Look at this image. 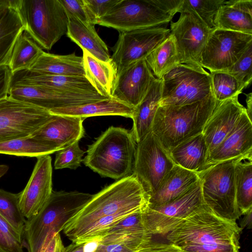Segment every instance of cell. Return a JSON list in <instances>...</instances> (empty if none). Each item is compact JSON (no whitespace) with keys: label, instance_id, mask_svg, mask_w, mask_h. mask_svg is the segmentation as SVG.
I'll return each instance as SVG.
<instances>
[{"label":"cell","instance_id":"12","mask_svg":"<svg viewBox=\"0 0 252 252\" xmlns=\"http://www.w3.org/2000/svg\"><path fill=\"white\" fill-rule=\"evenodd\" d=\"M174 165L169 153L152 131L137 143L133 174L149 197Z\"/></svg>","mask_w":252,"mask_h":252},{"label":"cell","instance_id":"36","mask_svg":"<svg viewBox=\"0 0 252 252\" xmlns=\"http://www.w3.org/2000/svg\"><path fill=\"white\" fill-rule=\"evenodd\" d=\"M215 23L216 29L252 34V15L225 3V0Z\"/></svg>","mask_w":252,"mask_h":252},{"label":"cell","instance_id":"13","mask_svg":"<svg viewBox=\"0 0 252 252\" xmlns=\"http://www.w3.org/2000/svg\"><path fill=\"white\" fill-rule=\"evenodd\" d=\"M180 16L170 24L181 63L201 66V55L213 31L209 29L183 0L179 10ZM214 31V30H213Z\"/></svg>","mask_w":252,"mask_h":252},{"label":"cell","instance_id":"48","mask_svg":"<svg viewBox=\"0 0 252 252\" xmlns=\"http://www.w3.org/2000/svg\"><path fill=\"white\" fill-rule=\"evenodd\" d=\"M225 3L252 15V1L251 0H225Z\"/></svg>","mask_w":252,"mask_h":252},{"label":"cell","instance_id":"18","mask_svg":"<svg viewBox=\"0 0 252 252\" xmlns=\"http://www.w3.org/2000/svg\"><path fill=\"white\" fill-rule=\"evenodd\" d=\"M155 78L145 59L134 62L117 72L112 97L135 108Z\"/></svg>","mask_w":252,"mask_h":252},{"label":"cell","instance_id":"9","mask_svg":"<svg viewBox=\"0 0 252 252\" xmlns=\"http://www.w3.org/2000/svg\"><path fill=\"white\" fill-rule=\"evenodd\" d=\"M161 79L159 106L189 104L213 94L210 73L202 66L180 63Z\"/></svg>","mask_w":252,"mask_h":252},{"label":"cell","instance_id":"50","mask_svg":"<svg viewBox=\"0 0 252 252\" xmlns=\"http://www.w3.org/2000/svg\"><path fill=\"white\" fill-rule=\"evenodd\" d=\"M244 217L240 221V227L243 229L244 228L248 229L252 228V210L249 211L245 214Z\"/></svg>","mask_w":252,"mask_h":252},{"label":"cell","instance_id":"40","mask_svg":"<svg viewBox=\"0 0 252 252\" xmlns=\"http://www.w3.org/2000/svg\"><path fill=\"white\" fill-rule=\"evenodd\" d=\"M84 154L85 152L79 147V141H76L56 152L54 168L76 169L81 166Z\"/></svg>","mask_w":252,"mask_h":252},{"label":"cell","instance_id":"55","mask_svg":"<svg viewBox=\"0 0 252 252\" xmlns=\"http://www.w3.org/2000/svg\"><path fill=\"white\" fill-rule=\"evenodd\" d=\"M5 0H0V6L4 2Z\"/></svg>","mask_w":252,"mask_h":252},{"label":"cell","instance_id":"7","mask_svg":"<svg viewBox=\"0 0 252 252\" xmlns=\"http://www.w3.org/2000/svg\"><path fill=\"white\" fill-rule=\"evenodd\" d=\"M25 31L50 50L67 32L68 17L59 0H15Z\"/></svg>","mask_w":252,"mask_h":252},{"label":"cell","instance_id":"14","mask_svg":"<svg viewBox=\"0 0 252 252\" xmlns=\"http://www.w3.org/2000/svg\"><path fill=\"white\" fill-rule=\"evenodd\" d=\"M252 44V34L216 29L201 55L200 64L210 72H227Z\"/></svg>","mask_w":252,"mask_h":252},{"label":"cell","instance_id":"43","mask_svg":"<svg viewBox=\"0 0 252 252\" xmlns=\"http://www.w3.org/2000/svg\"><path fill=\"white\" fill-rule=\"evenodd\" d=\"M89 23L97 24L98 20L104 16L120 0H83Z\"/></svg>","mask_w":252,"mask_h":252},{"label":"cell","instance_id":"32","mask_svg":"<svg viewBox=\"0 0 252 252\" xmlns=\"http://www.w3.org/2000/svg\"><path fill=\"white\" fill-rule=\"evenodd\" d=\"M148 66L157 79L180 64L174 36L170 34L146 58Z\"/></svg>","mask_w":252,"mask_h":252},{"label":"cell","instance_id":"1","mask_svg":"<svg viewBox=\"0 0 252 252\" xmlns=\"http://www.w3.org/2000/svg\"><path fill=\"white\" fill-rule=\"evenodd\" d=\"M242 229L218 217L206 206L177 225L167 235L182 252H239Z\"/></svg>","mask_w":252,"mask_h":252},{"label":"cell","instance_id":"44","mask_svg":"<svg viewBox=\"0 0 252 252\" xmlns=\"http://www.w3.org/2000/svg\"><path fill=\"white\" fill-rule=\"evenodd\" d=\"M67 15H72L84 22L89 23L83 0H59Z\"/></svg>","mask_w":252,"mask_h":252},{"label":"cell","instance_id":"29","mask_svg":"<svg viewBox=\"0 0 252 252\" xmlns=\"http://www.w3.org/2000/svg\"><path fill=\"white\" fill-rule=\"evenodd\" d=\"M134 108L109 98L81 105L55 109L50 111L54 115L82 117L101 116H120L131 118Z\"/></svg>","mask_w":252,"mask_h":252},{"label":"cell","instance_id":"24","mask_svg":"<svg viewBox=\"0 0 252 252\" xmlns=\"http://www.w3.org/2000/svg\"><path fill=\"white\" fill-rule=\"evenodd\" d=\"M24 31L15 0H5L0 6V66L8 65L15 42Z\"/></svg>","mask_w":252,"mask_h":252},{"label":"cell","instance_id":"51","mask_svg":"<svg viewBox=\"0 0 252 252\" xmlns=\"http://www.w3.org/2000/svg\"><path fill=\"white\" fill-rule=\"evenodd\" d=\"M0 252H14L0 230Z\"/></svg>","mask_w":252,"mask_h":252},{"label":"cell","instance_id":"41","mask_svg":"<svg viewBox=\"0 0 252 252\" xmlns=\"http://www.w3.org/2000/svg\"><path fill=\"white\" fill-rule=\"evenodd\" d=\"M252 44L247 48L241 58L227 72L233 76L244 87L252 80Z\"/></svg>","mask_w":252,"mask_h":252},{"label":"cell","instance_id":"25","mask_svg":"<svg viewBox=\"0 0 252 252\" xmlns=\"http://www.w3.org/2000/svg\"><path fill=\"white\" fill-rule=\"evenodd\" d=\"M162 84L161 79L155 78L143 99L134 109L131 118L133 126L130 131L136 143L152 130L153 120L161 98Z\"/></svg>","mask_w":252,"mask_h":252},{"label":"cell","instance_id":"28","mask_svg":"<svg viewBox=\"0 0 252 252\" xmlns=\"http://www.w3.org/2000/svg\"><path fill=\"white\" fill-rule=\"evenodd\" d=\"M82 58L86 78L100 94L112 98L118 70L111 58L103 62L86 50H83Z\"/></svg>","mask_w":252,"mask_h":252},{"label":"cell","instance_id":"31","mask_svg":"<svg viewBox=\"0 0 252 252\" xmlns=\"http://www.w3.org/2000/svg\"><path fill=\"white\" fill-rule=\"evenodd\" d=\"M236 203L242 215L252 210V151L234 159Z\"/></svg>","mask_w":252,"mask_h":252},{"label":"cell","instance_id":"53","mask_svg":"<svg viewBox=\"0 0 252 252\" xmlns=\"http://www.w3.org/2000/svg\"><path fill=\"white\" fill-rule=\"evenodd\" d=\"M9 169L8 166L5 164H0V178L4 176Z\"/></svg>","mask_w":252,"mask_h":252},{"label":"cell","instance_id":"39","mask_svg":"<svg viewBox=\"0 0 252 252\" xmlns=\"http://www.w3.org/2000/svg\"><path fill=\"white\" fill-rule=\"evenodd\" d=\"M189 7L210 30L216 29L215 19L225 0H185Z\"/></svg>","mask_w":252,"mask_h":252},{"label":"cell","instance_id":"45","mask_svg":"<svg viewBox=\"0 0 252 252\" xmlns=\"http://www.w3.org/2000/svg\"><path fill=\"white\" fill-rule=\"evenodd\" d=\"M12 72L8 65L0 66V100L8 96Z\"/></svg>","mask_w":252,"mask_h":252},{"label":"cell","instance_id":"8","mask_svg":"<svg viewBox=\"0 0 252 252\" xmlns=\"http://www.w3.org/2000/svg\"><path fill=\"white\" fill-rule=\"evenodd\" d=\"M235 159L214 164L197 173L205 206L218 217L232 221L242 216L236 203Z\"/></svg>","mask_w":252,"mask_h":252},{"label":"cell","instance_id":"15","mask_svg":"<svg viewBox=\"0 0 252 252\" xmlns=\"http://www.w3.org/2000/svg\"><path fill=\"white\" fill-rule=\"evenodd\" d=\"M8 96L49 111L109 98L100 94L71 93L38 84L14 81H11Z\"/></svg>","mask_w":252,"mask_h":252},{"label":"cell","instance_id":"54","mask_svg":"<svg viewBox=\"0 0 252 252\" xmlns=\"http://www.w3.org/2000/svg\"><path fill=\"white\" fill-rule=\"evenodd\" d=\"M141 250H137V249H130L126 251H124L123 252H139V251Z\"/></svg>","mask_w":252,"mask_h":252},{"label":"cell","instance_id":"2","mask_svg":"<svg viewBox=\"0 0 252 252\" xmlns=\"http://www.w3.org/2000/svg\"><path fill=\"white\" fill-rule=\"evenodd\" d=\"M149 196L133 174L117 180L94 194L92 198L63 228L70 240L96 220L104 217L131 214L144 210Z\"/></svg>","mask_w":252,"mask_h":252},{"label":"cell","instance_id":"22","mask_svg":"<svg viewBox=\"0 0 252 252\" xmlns=\"http://www.w3.org/2000/svg\"><path fill=\"white\" fill-rule=\"evenodd\" d=\"M11 81L31 83L71 93L99 94L85 76L52 75L26 69L12 73Z\"/></svg>","mask_w":252,"mask_h":252},{"label":"cell","instance_id":"17","mask_svg":"<svg viewBox=\"0 0 252 252\" xmlns=\"http://www.w3.org/2000/svg\"><path fill=\"white\" fill-rule=\"evenodd\" d=\"M36 158L29 181L24 189L19 193L20 208L26 220L38 214L53 191L52 158L49 155Z\"/></svg>","mask_w":252,"mask_h":252},{"label":"cell","instance_id":"26","mask_svg":"<svg viewBox=\"0 0 252 252\" xmlns=\"http://www.w3.org/2000/svg\"><path fill=\"white\" fill-rule=\"evenodd\" d=\"M66 35L83 50L103 62L110 60L107 46L98 35L94 25L80 21L75 17L68 15Z\"/></svg>","mask_w":252,"mask_h":252},{"label":"cell","instance_id":"33","mask_svg":"<svg viewBox=\"0 0 252 252\" xmlns=\"http://www.w3.org/2000/svg\"><path fill=\"white\" fill-rule=\"evenodd\" d=\"M152 234L146 233H107L97 241L92 252H123L141 250L152 241Z\"/></svg>","mask_w":252,"mask_h":252},{"label":"cell","instance_id":"30","mask_svg":"<svg viewBox=\"0 0 252 252\" xmlns=\"http://www.w3.org/2000/svg\"><path fill=\"white\" fill-rule=\"evenodd\" d=\"M30 69L52 75L85 76L83 58L75 53L59 55L44 52Z\"/></svg>","mask_w":252,"mask_h":252},{"label":"cell","instance_id":"27","mask_svg":"<svg viewBox=\"0 0 252 252\" xmlns=\"http://www.w3.org/2000/svg\"><path fill=\"white\" fill-rule=\"evenodd\" d=\"M175 165L196 173L205 169L208 155L202 133L181 142L169 151Z\"/></svg>","mask_w":252,"mask_h":252},{"label":"cell","instance_id":"46","mask_svg":"<svg viewBox=\"0 0 252 252\" xmlns=\"http://www.w3.org/2000/svg\"><path fill=\"white\" fill-rule=\"evenodd\" d=\"M139 252H182L174 245L168 243L154 242L152 241Z\"/></svg>","mask_w":252,"mask_h":252},{"label":"cell","instance_id":"23","mask_svg":"<svg viewBox=\"0 0 252 252\" xmlns=\"http://www.w3.org/2000/svg\"><path fill=\"white\" fill-rule=\"evenodd\" d=\"M196 173L175 165L165 175L155 192L150 196L148 206L166 204L182 195L198 181Z\"/></svg>","mask_w":252,"mask_h":252},{"label":"cell","instance_id":"35","mask_svg":"<svg viewBox=\"0 0 252 252\" xmlns=\"http://www.w3.org/2000/svg\"><path fill=\"white\" fill-rule=\"evenodd\" d=\"M57 152L48 143L32 136L0 142V154H2L37 158Z\"/></svg>","mask_w":252,"mask_h":252},{"label":"cell","instance_id":"11","mask_svg":"<svg viewBox=\"0 0 252 252\" xmlns=\"http://www.w3.org/2000/svg\"><path fill=\"white\" fill-rule=\"evenodd\" d=\"M52 115L48 110L8 96L0 100V142L32 136Z\"/></svg>","mask_w":252,"mask_h":252},{"label":"cell","instance_id":"6","mask_svg":"<svg viewBox=\"0 0 252 252\" xmlns=\"http://www.w3.org/2000/svg\"><path fill=\"white\" fill-rule=\"evenodd\" d=\"M183 0H120L97 24L119 32L161 27L179 12Z\"/></svg>","mask_w":252,"mask_h":252},{"label":"cell","instance_id":"47","mask_svg":"<svg viewBox=\"0 0 252 252\" xmlns=\"http://www.w3.org/2000/svg\"><path fill=\"white\" fill-rule=\"evenodd\" d=\"M64 249L60 234L57 233L51 237L41 252H64Z\"/></svg>","mask_w":252,"mask_h":252},{"label":"cell","instance_id":"3","mask_svg":"<svg viewBox=\"0 0 252 252\" xmlns=\"http://www.w3.org/2000/svg\"><path fill=\"white\" fill-rule=\"evenodd\" d=\"M218 103L212 94L189 104L159 106L151 131L169 152L185 140L202 133Z\"/></svg>","mask_w":252,"mask_h":252},{"label":"cell","instance_id":"10","mask_svg":"<svg viewBox=\"0 0 252 252\" xmlns=\"http://www.w3.org/2000/svg\"><path fill=\"white\" fill-rule=\"evenodd\" d=\"M205 207L198 180L175 199L158 206H147L142 211V220L145 228L152 235H164Z\"/></svg>","mask_w":252,"mask_h":252},{"label":"cell","instance_id":"5","mask_svg":"<svg viewBox=\"0 0 252 252\" xmlns=\"http://www.w3.org/2000/svg\"><path fill=\"white\" fill-rule=\"evenodd\" d=\"M94 194L77 191L53 190L42 209L26 220L24 235L29 252H41L55 234L92 198Z\"/></svg>","mask_w":252,"mask_h":252},{"label":"cell","instance_id":"49","mask_svg":"<svg viewBox=\"0 0 252 252\" xmlns=\"http://www.w3.org/2000/svg\"><path fill=\"white\" fill-rule=\"evenodd\" d=\"M87 244L84 243H73L65 247L64 252H85Z\"/></svg>","mask_w":252,"mask_h":252},{"label":"cell","instance_id":"20","mask_svg":"<svg viewBox=\"0 0 252 252\" xmlns=\"http://www.w3.org/2000/svg\"><path fill=\"white\" fill-rule=\"evenodd\" d=\"M51 118L32 136L48 143L57 151L84 136L85 118L52 114Z\"/></svg>","mask_w":252,"mask_h":252},{"label":"cell","instance_id":"37","mask_svg":"<svg viewBox=\"0 0 252 252\" xmlns=\"http://www.w3.org/2000/svg\"><path fill=\"white\" fill-rule=\"evenodd\" d=\"M19 194L0 189V215L23 238L26 219L19 206Z\"/></svg>","mask_w":252,"mask_h":252},{"label":"cell","instance_id":"34","mask_svg":"<svg viewBox=\"0 0 252 252\" xmlns=\"http://www.w3.org/2000/svg\"><path fill=\"white\" fill-rule=\"evenodd\" d=\"M43 52L38 44L24 31L15 42L8 66L12 73L30 69Z\"/></svg>","mask_w":252,"mask_h":252},{"label":"cell","instance_id":"42","mask_svg":"<svg viewBox=\"0 0 252 252\" xmlns=\"http://www.w3.org/2000/svg\"><path fill=\"white\" fill-rule=\"evenodd\" d=\"M143 210L128 215L112 227L106 234L110 233H150L145 228L143 222L142 211Z\"/></svg>","mask_w":252,"mask_h":252},{"label":"cell","instance_id":"52","mask_svg":"<svg viewBox=\"0 0 252 252\" xmlns=\"http://www.w3.org/2000/svg\"><path fill=\"white\" fill-rule=\"evenodd\" d=\"M246 102L247 107L245 108L247 114L250 119L252 120V93L251 92L246 94Z\"/></svg>","mask_w":252,"mask_h":252},{"label":"cell","instance_id":"21","mask_svg":"<svg viewBox=\"0 0 252 252\" xmlns=\"http://www.w3.org/2000/svg\"><path fill=\"white\" fill-rule=\"evenodd\" d=\"M252 151V121L246 110L232 130L208 155L205 168L214 164L236 158Z\"/></svg>","mask_w":252,"mask_h":252},{"label":"cell","instance_id":"38","mask_svg":"<svg viewBox=\"0 0 252 252\" xmlns=\"http://www.w3.org/2000/svg\"><path fill=\"white\" fill-rule=\"evenodd\" d=\"M210 73L213 94L219 102L239 95L245 89L233 76L227 72L216 71Z\"/></svg>","mask_w":252,"mask_h":252},{"label":"cell","instance_id":"16","mask_svg":"<svg viewBox=\"0 0 252 252\" xmlns=\"http://www.w3.org/2000/svg\"><path fill=\"white\" fill-rule=\"evenodd\" d=\"M170 33L161 27L120 32L111 59L118 71L145 58Z\"/></svg>","mask_w":252,"mask_h":252},{"label":"cell","instance_id":"19","mask_svg":"<svg viewBox=\"0 0 252 252\" xmlns=\"http://www.w3.org/2000/svg\"><path fill=\"white\" fill-rule=\"evenodd\" d=\"M245 110L238 95L218 103L202 131L208 155L232 130Z\"/></svg>","mask_w":252,"mask_h":252},{"label":"cell","instance_id":"4","mask_svg":"<svg viewBox=\"0 0 252 252\" xmlns=\"http://www.w3.org/2000/svg\"><path fill=\"white\" fill-rule=\"evenodd\" d=\"M136 146L130 130L111 126L88 146L82 162L101 176L119 180L133 175Z\"/></svg>","mask_w":252,"mask_h":252}]
</instances>
